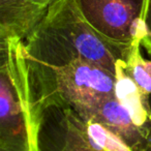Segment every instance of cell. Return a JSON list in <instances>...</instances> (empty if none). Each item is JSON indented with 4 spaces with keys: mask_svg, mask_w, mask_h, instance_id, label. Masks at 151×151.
<instances>
[{
    "mask_svg": "<svg viewBox=\"0 0 151 151\" xmlns=\"http://www.w3.org/2000/svg\"><path fill=\"white\" fill-rule=\"evenodd\" d=\"M23 45L27 60L50 66L84 61L115 76L132 51L101 37L81 16L73 0H54Z\"/></svg>",
    "mask_w": 151,
    "mask_h": 151,
    "instance_id": "cell-1",
    "label": "cell"
},
{
    "mask_svg": "<svg viewBox=\"0 0 151 151\" xmlns=\"http://www.w3.org/2000/svg\"><path fill=\"white\" fill-rule=\"evenodd\" d=\"M26 62L37 134L42 113L49 108L73 110L85 116L115 93L116 76L95 64L76 61L50 66L27 59Z\"/></svg>",
    "mask_w": 151,
    "mask_h": 151,
    "instance_id": "cell-2",
    "label": "cell"
},
{
    "mask_svg": "<svg viewBox=\"0 0 151 151\" xmlns=\"http://www.w3.org/2000/svg\"><path fill=\"white\" fill-rule=\"evenodd\" d=\"M0 151H38L23 40L0 37Z\"/></svg>",
    "mask_w": 151,
    "mask_h": 151,
    "instance_id": "cell-3",
    "label": "cell"
},
{
    "mask_svg": "<svg viewBox=\"0 0 151 151\" xmlns=\"http://www.w3.org/2000/svg\"><path fill=\"white\" fill-rule=\"evenodd\" d=\"M121 63L115 93L83 118L101 123L132 151H151V94L139 89Z\"/></svg>",
    "mask_w": 151,
    "mask_h": 151,
    "instance_id": "cell-4",
    "label": "cell"
},
{
    "mask_svg": "<svg viewBox=\"0 0 151 151\" xmlns=\"http://www.w3.org/2000/svg\"><path fill=\"white\" fill-rule=\"evenodd\" d=\"M38 151H132L108 128L73 110L49 108L37 134Z\"/></svg>",
    "mask_w": 151,
    "mask_h": 151,
    "instance_id": "cell-5",
    "label": "cell"
},
{
    "mask_svg": "<svg viewBox=\"0 0 151 151\" xmlns=\"http://www.w3.org/2000/svg\"><path fill=\"white\" fill-rule=\"evenodd\" d=\"M84 20L106 40L130 50L141 44L147 0H73Z\"/></svg>",
    "mask_w": 151,
    "mask_h": 151,
    "instance_id": "cell-6",
    "label": "cell"
},
{
    "mask_svg": "<svg viewBox=\"0 0 151 151\" xmlns=\"http://www.w3.org/2000/svg\"><path fill=\"white\" fill-rule=\"evenodd\" d=\"M54 0H0V37L24 40Z\"/></svg>",
    "mask_w": 151,
    "mask_h": 151,
    "instance_id": "cell-7",
    "label": "cell"
},
{
    "mask_svg": "<svg viewBox=\"0 0 151 151\" xmlns=\"http://www.w3.org/2000/svg\"><path fill=\"white\" fill-rule=\"evenodd\" d=\"M123 69L141 91L151 94V60L143 58L141 44H134L132 47L129 57L123 64Z\"/></svg>",
    "mask_w": 151,
    "mask_h": 151,
    "instance_id": "cell-8",
    "label": "cell"
},
{
    "mask_svg": "<svg viewBox=\"0 0 151 151\" xmlns=\"http://www.w3.org/2000/svg\"><path fill=\"white\" fill-rule=\"evenodd\" d=\"M141 47H143L151 56V0H147L146 9H145L144 14V21H143Z\"/></svg>",
    "mask_w": 151,
    "mask_h": 151,
    "instance_id": "cell-9",
    "label": "cell"
}]
</instances>
